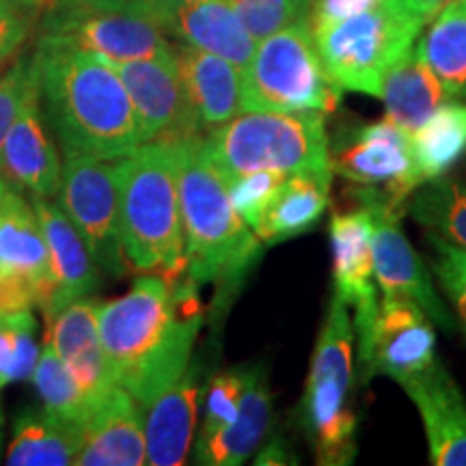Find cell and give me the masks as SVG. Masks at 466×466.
I'll return each instance as SVG.
<instances>
[{
  "instance_id": "1",
  "label": "cell",
  "mask_w": 466,
  "mask_h": 466,
  "mask_svg": "<svg viewBox=\"0 0 466 466\" xmlns=\"http://www.w3.org/2000/svg\"><path fill=\"white\" fill-rule=\"evenodd\" d=\"M203 326L197 283L149 275L97 307V329L116 387L147 408L192 363Z\"/></svg>"
},
{
  "instance_id": "2",
  "label": "cell",
  "mask_w": 466,
  "mask_h": 466,
  "mask_svg": "<svg viewBox=\"0 0 466 466\" xmlns=\"http://www.w3.org/2000/svg\"><path fill=\"white\" fill-rule=\"evenodd\" d=\"M39 104L63 154L119 160L143 138L127 89L113 63L42 35L35 48Z\"/></svg>"
},
{
  "instance_id": "3",
  "label": "cell",
  "mask_w": 466,
  "mask_h": 466,
  "mask_svg": "<svg viewBox=\"0 0 466 466\" xmlns=\"http://www.w3.org/2000/svg\"><path fill=\"white\" fill-rule=\"evenodd\" d=\"M175 143L179 208L184 225L186 277L201 285H238L261 255V240L229 199L225 179L209 160L203 137Z\"/></svg>"
},
{
  "instance_id": "4",
  "label": "cell",
  "mask_w": 466,
  "mask_h": 466,
  "mask_svg": "<svg viewBox=\"0 0 466 466\" xmlns=\"http://www.w3.org/2000/svg\"><path fill=\"white\" fill-rule=\"evenodd\" d=\"M121 242L130 268L160 272L168 283L186 275L177 156L173 141H147L115 160Z\"/></svg>"
},
{
  "instance_id": "5",
  "label": "cell",
  "mask_w": 466,
  "mask_h": 466,
  "mask_svg": "<svg viewBox=\"0 0 466 466\" xmlns=\"http://www.w3.org/2000/svg\"><path fill=\"white\" fill-rule=\"evenodd\" d=\"M225 184L264 168L283 173L324 171L329 167V132L322 113L242 110L203 138Z\"/></svg>"
},
{
  "instance_id": "6",
  "label": "cell",
  "mask_w": 466,
  "mask_h": 466,
  "mask_svg": "<svg viewBox=\"0 0 466 466\" xmlns=\"http://www.w3.org/2000/svg\"><path fill=\"white\" fill-rule=\"evenodd\" d=\"M352 343V318L335 296L313 350L299 408L300 428L311 441L318 462L326 466H346L357 453V415L348 406Z\"/></svg>"
},
{
  "instance_id": "7",
  "label": "cell",
  "mask_w": 466,
  "mask_h": 466,
  "mask_svg": "<svg viewBox=\"0 0 466 466\" xmlns=\"http://www.w3.org/2000/svg\"><path fill=\"white\" fill-rule=\"evenodd\" d=\"M423 26L400 0H380L357 15L309 28L326 74L341 91L380 97L387 69L415 46Z\"/></svg>"
},
{
  "instance_id": "8",
  "label": "cell",
  "mask_w": 466,
  "mask_h": 466,
  "mask_svg": "<svg viewBox=\"0 0 466 466\" xmlns=\"http://www.w3.org/2000/svg\"><path fill=\"white\" fill-rule=\"evenodd\" d=\"M339 102L341 89L326 74L307 20L261 39L242 72L244 110L330 115Z\"/></svg>"
},
{
  "instance_id": "9",
  "label": "cell",
  "mask_w": 466,
  "mask_h": 466,
  "mask_svg": "<svg viewBox=\"0 0 466 466\" xmlns=\"http://www.w3.org/2000/svg\"><path fill=\"white\" fill-rule=\"evenodd\" d=\"M42 35L61 39L110 63L141 61L175 52L158 17L130 3L121 7L50 3L46 7Z\"/></svg>"
},
{
  "instance_id": "10",
  "label": "cell",
  "mask_w": 466,
  "mask_h": 466,
  "mask_svg": "<svg viewBox=\"0 0 466 466\" xmlns=\"http://www.w3.org/2000/svg\"><path fill=\"white\" fill-rule=\"evenodd\" d=\"M55 199L97 268L108 277H124L130 264L121 242L115 160L63 154L61 186Z\"/></svg>"
},
{
  "instance_id": "11",
  "label": "cell",
  "mask_w": 466,
  "mask_h": 466,
  "mask_svg": "<svg viewBox=\"0 0 466 466\" xmlns=\"http://www.w3.org/2000/svg\"><path fill=\"white\" fill-rule=\"evenodd\" d=\"M329 167L348 182L378 190L398 208H404L423 184L410 134L387 116L374 124L339 127L335 138H329Z\"/></svg>"
},
{
  "instance_id": "12",
  "label": "cell",
  "mask_w": 466,
  "mask_h": 466,
  "mask_svg": "<svg viewBox=\"0 0 466 466\" xmlns=\"http://www.w3.org/2000/svg\"><path fill=\"white\" fill-rule=\"evenodd\" d=\"M357 197L359 201L370 206L374 218V231H371L374 279L380 285L384 299L415 302L434 326L450 333L456 330L458 319L436 294L432 275L423 266L406 233L401 231V208L393 206L387 197L371 188H363Z\"/></svg>"
},
{
  "instance_id": "13",
  "label": "cell",
  "mask_w": 466,
  "mask_h": 466,
  "mask_svg": "<svg viewBox=\"0 0 466 466\" xmlns=\"http://www.w3.org/2000/svg\"><path fill=\"white\" fill-rule=\"evenodd\" d=\"M52 294L48 247L25 192L7 186L0 199V309L44 311Z\"/></svg>"
},
{
  "instance_id": "14",
  "label": "cell",
  "mask_w": 466,
  "mask_h": 466,
  "mask_svg": "<svg viewBox=\"0 0 466 466\" xmlns=\"http://www.w3.org/2000/svg\"><path fill=\"white\" fill-rule=\"evenodd\" d=\"M357 339L363 382L382 374L404 387L439 360L434 322L410 300L382 299L374 322Z\"/></svg>"
},
{
  "instance_id": "15",
  "label": "cell",
  "mask_w": 466,
  "mask_h": 466,
  "mask_svg": "<svg viewBox=\"0 0 466 466\" xmlns=\"http://www.w3.org/2000/svg\"><path fill=\"white\" fill-rule=\"evenodd\" d=\"M130 96L143 143L182 141L199 134L186 97L175 52L141 61L113 63Z\"/></svg>"
},
{
  "instance_id": "16",
  "label": "cell",
  "mask_w": 466,
  "mask_h": 466,
  "mask_svg": "<svg viewBox=\"0 0 466 466\" xmlns=\"http://www.w3.org/2000/svg\"><path fill=\"white\" fill-rule=\"evenodd\" d=\"M374 218L367 203L357 208L337 209L330 218L333 244L335 296L354 309V337L365 333L378 313L374 285V255H371Z\"/></svg>"
},
{
  "instance_id": "17",
  "label": "cell",
  "mask_w": 466,
  "mask_h": 466,
  "mask_svg": "<svg viewBox=\"0 0 466 466\" xmlns=\"http://www.w3.org/2000/svg\"><path fill=\"white\" fill-rule=\"evenodd\" d=\"M63 160L48 132L39 93L17 115L0 149V177L11 188L37 199H55Z\"/></svg>"
},
{
  "instance_id": "18",
  "label": "cell",
  "mask_w": 466,
  "mask_h": 466,
  "mask_svg": "<svg viewBox=\"0 0 466 466\" xmlns=\"http://www.w3.org/2000/svg\"><path fill=\"white\" fill-rule=\"evenodd\" d=\"M97 302L80 299L69 302L48 319L46 341L55 348L74 376L76 384L96 410L116 387L113 371L104 354L97 329Z\"/></svg>"
},
{
  "instance_id": "19",
  "label": "cell",
  "mask_w": 466,
  "mask_h": 466,
  "mask_svg": "<svg viewBox=\"0 0 466 466\" xmlns=\"http://www.w3.org/2000/svg\"><path fill=\"white\" fill-rule=\"evenodd\" d=\"M415 401L434 466H466V398L439 360L404 384Z\"/></svg>"
},
{
  "instance_id": "20",
  "label": "cell",
  "mask_w": 466,
  "mask_h": 466,
  "mask_svg": "<svg viewBox=\"0 0 466 466\" xmlns=\"http://www.w3.org/2000/svg\"><path fill=\"white\" fill-rule=\"evenodd\" d=\"M28 199L42 223L46 247H48L52 294L44 316L50 319L69 302L89 299L100 288V268L93 261L80 233L55 201L37 199V197Z\"/></svg>"
},
{
  "instance_id": "21",
  "label": "cell",
  "mask_w": 466,
  "mask_h": 466,
  "mask_svg": "<svg viewBox=\"0 0 466 466\" xmlns=\"http://www.w3.org/2000/svg\"><path fill=\"white\" fill-rule=\"evenodd\" d=\"M162 26L179 44L212 52L240 72L253 58V35L227 0H177L162 15Z\"/></svg>"
},
{
  "instance_id": "22",
  "label": "cell",
  "mask_w": 466,
  "mask_h": 466,
  "mask_svg": "<svg viewBox=\"0 0 466 466\" xmlns=\"http://www.w3.org/2000/svg\"><path fill=\"white\" fill-rule=\"evenodd\" d=\"M201 370H188L143 410L145 453L151 466H179L188 460L201 401Z\"/></svg>"
},
{
  "instance_id": "23",
  "label": "cell",
  "mask_w": 466,
  "mask_h": 466,
  "mask_svg": "<svg viewBox=\"0 0 466 466\" xmlns=\"http://www.w3.org/2000/svg\"><path fill=\"white\" fill-rule=\"evenodd\" d=\"M74 464L78 466H141L145 453L143 408L126 389L115 387L83 428V447Z\"/></svg>"
},
{
  "instance_id": "24",
  "label": "cell",
  "mask_w": 466,
  "mask_h": 466,
  "mask_svg": "<svg viewBox=\"0 0 466 466\" xmlns=\"http://www.w3.org/2000/svg\"><path fill=\"white\" fill-rule=\"evenodd\" d=\"M175 58L199 130H214L242 113V72L233 63L184 44Z\"/></svg>"
},
{
  "instance_id": "25",
  "label": "cell",
  "mask_w": 466,
  "mask_h": 466,
  "mask_svg": "<svg viewBox=\"0 0 466 466\" xmlns=\"http://www.w3.org/2000/svg\"><path fill=\"white\" fill-rule=\"evenodd\" d=\"M272 423V393L266 371L248 365L247 389L242 393L236 421L220 432L197 439L195 462L208 466H238L264 442Z\"/></svg>"
},
{
  "instance_id": "26",
  "label": "cell",
  "mask_w": 466,
  "mask_h": 466,
  "mask_svg": "<svg viewBox=\"0 0 466 466\" xmlns=\"http://www.w3.org/2000/svg\"><path fill=\"white\" fill-rule=\"evenodd\" d=\"M333 171L289 173L266 209L255 236L266 244H277L302 236L322 218L330 197Z\"/></svg>"
},
{
  "instance_id": "27",
  "label": "cell",
  "mask_w": 466,
  "mask_h": 466,
  "mask_svg": "<svg viewBox=\"0 0 466 466\" xmlns=\"http://www.w3.org/2000/svg\"><path fill=\"white\" fill-rule=\"evenodd\" d=\"M380 97L387 110V119L408 134L419 130L430 119V115L447 100L441 83L419 56L415 46L408 48L387 69Z\"/></svg>"
},
{
  "instance_id": "28",
  "label": "cell",
  "mask_w": 466,
  "mask_h": 466,
  "mask_svg": "<svg viewBox=\"0 0 466 466\" xmlns=\"http://www.w3.org/2000/svg\"><path fill=\"white\" fill-rule=\"evenodd\" d=\"M83 447V425L63 421L46 410H25L15 417L5 453L9 466H67Z\"/></svg>"
},
{
  "instance_id": "29",
  "label": "cell",
  "mask_w": 466,
  "mask_h": 466,
  "mask_svg": "<svg viewBox=\"0 0 466 466\" xmlns=\"http://www.w3.org/2000/svg\"><path fill=\"white\" fill-rule=\"evenodd\" d=\"M415 46L447 97L466 100V0H451L436 14Z\"/></svg>"
},
{
  "instance_id": "30",
  "label": "cell",
  "mask_w": 466,
  "mask_h": 466,
  "mask_svg": "<svg viewBox=\"0 0 466 466\" xmlns=\"http://www.w3.org/2000/svg\"><path fill=\"white\" fill-rule=\"evenodd\" d=\"M410 141L423 184L445 177L466 156V100L447 97Z\"/></svg>"
},
{
  "instance_id": "31",
  "label": "cell",
  "mask_w": 466,
  "mask_h": 466,
  "mask_svg": "<svg viewBox=\"0 0 466 466\" xmlns=\"http://www.w3.org/2000/svg\"><path fill=\"white\" fill-rule=\"evenodd\" d=\"M410 214L425 229L466 253V184L430 179L410 195Z\"/></svg>"
},
{
  "instance_id": "32",
  "label": "cell",
  "mask_w": 466,
  "mask_h": 466,
  "mask_svg": "<svg viewBox=\"0 0 466 466\" xmlns=\"http://www.w3.org/2000/svg\"><path fill=\"white\" fill-rule=\"evenodd\" d=\"M31 380L35 382L39 400H42V410L63 419V421L85 428L86 419L93 412V406L85 398V393L80 391L74 376L69 374L66 363L48 341H44L42 350H39V359L31 374Z\"/></svg>"
},
{
  "instance_id": "33",
  "label": "cell",
  "mask_w": 466,
  "mask_h": 466,
  "mask_svg": "<svg viewBox=\"0 0 466 466\" xmlns=\"http://www.w3.org/2000/svg\"><path fill=\"white\" fill-rule=\"evenodd\" d=\"M31 309H0V389L31 378L39 359Z\"/></svg>"
},
{
  "instance_id": "34",
  "label": "cell",
  "mask_w": 466,
  "mask_h": 466,
  "mask_svg": "<svg viewBox=\"0 0 466 466\" xmlns=\"http://www.w3.org/2000/svg\"><path fill=\"white\" fill-rule=\"evenodd\" d=\"M247 380L248 365L233 367V370L212 376V380L208 382L206 395H203V421L197 439H208V436L220 432L236 421Z\"/></svg>"
},
{
  "instance_id": "35",
  "label": "cell",
  "mask_w": 466,
  "mask_h": 466,
  "mask_svg": "<svg viewBox=\"0 0 466 466\" xmlns=\"http://www.w3.org/2000/svg\"><path fill=\"white\" fill-rule=\"evenodd\" d=\"M255 42L270 37L285 26L305 22L311 0H227Z\"/></svg>"
},
{
  "instance_id": "36",
  "label": "cell",
  "mask_w": 466,
  "mask_h": 466,
  "mask_svg": "<svg viewBox=\"0 0 466 466\" xmlns=\"http://www.w3.org/2000/svg\"><path fill=\"white\" fill-rule=\"evenodd\" d=\"M39 93L37 56L22 55L0 74V149L26 102Z\"/></svg>"
},
{
  "instance_id": "37",
  "label": "cell",
  "mask_w": 466,
  "mask_h": 466,
  "mask_svg": "<svg viewBox=\"0 0 466 466\" xmlns=\"http://www.w3.org/2000/svg\"><path fill=\"white\" fill-rule=\"evenodd\" d=\"M285 177H288V173L275 171V168H264V171L247 173L227 184L233 208H236L240 218L253 231H258L266 209L270 208Z\"/></svg>"
},
{
  "instance_id": "38",
  "label": "cell",
  "mask_w": 466,
  "mask_h": 466,
  "mask_svg": "<svg viewBox=\"0 0 466 466\" xmlns=\"http://www.w3.org/2000/svg\"><path fill=\"white\" fill-rule=\"evenodd\" d=\"M425 240L430 247V264L436 281L441 283L453 305L458 322L466 330V253L432 231L425 233Z\"/></svg>"
},
{
  "instance_id": "39",
  "label": "cell",
  "mask_w": 466,
  "mask_h": 466,
  "mask_svg": "<svg viewBox=\"0 0 466 466\" xmlns=\"http://www.w3.org/2000/svg\"><path fill=\"white\" fill-rule=\"evenodd\" d=\"M50 0H0V69L20 52Z\"/></svg>"
},
{
  "instance_id": "40",
  "label": "cell",
  "mask_w": 466,
  "mask_h": 466,
  "mask_svg": "<svg viewBox=\"0 0 466 466\" xmlns=\"http://www.w3.org/2000/svg\"><path fill=\"white\" fill-rule=\"evenodd\" d=\"M378 3L380 0H313L311 7H309L307 25H330V22L343 20V17L357 15L360 11L371 9Z\"/></svg>"
},
{
  "instance_id": "41",
  "label": "cell",
  "mask_w": 466,
  "mask_h": 466,
  "mask_svg": "<svg viewBox=\"0 0 466 466\" xmlns=\"http://www.w3.org/2000/svg\"><path fill=\"white\" fill-rule=\"evenodd\" d=\"M291 453L285 447L281 439H272L264 445V450L259 451L255 464H294V460H289Z\"/></svg>"
},
{
  "instance_id": "42",
  "label": "cell",
  "mask_w": 466,
  "mask_h": 466,
  "mask_svg": "<svg viewBox=\"0 0 466 466\" xmlns=\"http://www.w3.org/2000/svg\"><path fill=\"white\" fill-rule=\"evenodd\" d=\"M400 3L404 5L410 14H415L419 20L428 25L445 5L451 3V0H400Z\"/></svg>"
},
{
  "instance_id": "43",
  "label": "cell",
  "mask_w": 466,
  "mask_h": 466,
  "mask_svg": "<svg viewBox=\"0 0 466 466\" xmlns=\"http://www.w3.org/2000/svg\"><path fill=\"white\" fill-rule=\"evenodd\" d=\"M127 3L137 5V7H143V9L151 11V14L158 17L160 25H162V15H165L167 9L173 7V5L177 3V0H127ZM162 28H165V26H162Z\"/></svg>"
},
{
  "instance_id": "44",
  "label": "cell",
  "mask_w": 466,
  "mask_h": 466,
  "mask_svg": "<svg viewBox=\"0 0 466 466\" xmlns=\"http://www.w3.org/2000/svg\"><path fill=\"white\" fill-rule=\"evenodd\" d=\"M52 3L78 5V7H121L127 5V0H52Z\"/></svg>"
},
{
  "instance_id": "45",
  "label": "cell",
  "mask_w": 466,
  "mask_h": 466,
  "mask_svg": "<svg viewBox=\"0 0 466 466\" xmlns=\"http://www.w3.org/2000/svg\"><path fill=\"white\" fill-rule=\"evenodd\" d=\"M0 447H3V406H0Z\"/></svg>"
},
{
  "instance_id": "46",
  "label": "cell",
  "mask_w": 466,
  "mask_h": 466,
  "mask_svg": "<svg viewBox=\"0 0 466 466\" xmlns=\"http://www.w3.org/2000/svg\"><path fill=\"white\" fill-rule=\"evenodd\" d=\"M5 188H7V184L3 182V177H0V199H3V192H5Z\"/></svg>"
},
{
  "instance_id": "47",
  "label": "cell",
  "mask_w": 466,
  "mask_h": 466,
  "mask_svg": "<svg viewBox=\"0 0 466 466\" xmlns=\"http://www.w3.org/2000/svg\"><path fill=\"white\" fill-rule=\"evenodd\" d=\"M50 3H52V0H50Z\"/></svg>"
},
{
  "instance_id": "48",
  "label": "cell",
  "mask_w": 466,
  "mask_h": 466,
  "mask_svg": "<svg viewBox=\"0 0 466 466\" xmlns=\"http://www.w3.org/2000/svg\"><path fill=\"white\" fill-rule=\"evenodd\" d=\"M311 3H313V0H311Z\"/></svg>"
}]
</instances>
